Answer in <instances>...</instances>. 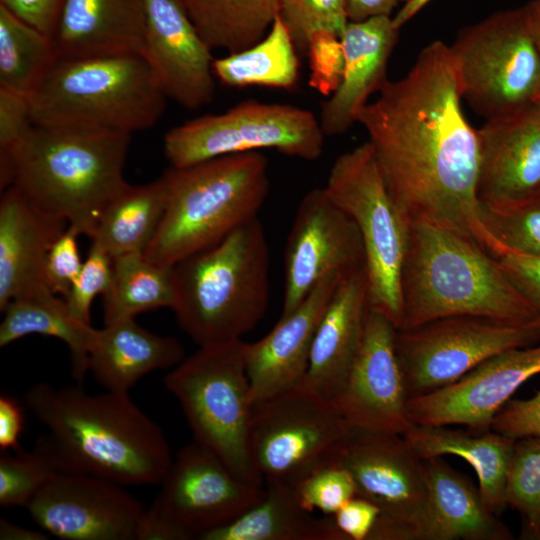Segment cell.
<instances>
[{
	"label": "cell",
	"instance_id": "6da1fadb",
	"mask_svg": "<svg viewBox=\"0 0 540 540\" xmlns=\"http://www.w3.org/2000/svg\"><path fill=\"white\" fill-rule=\"evenodd\" d=\"M450 47L428 44L406 76L387 80L356 115L393 200L412 222L462 234L498 257L477 194L478 130L466 120Z\"/></svg>",
	"mask_w": 540,
	"mask_h": 540
},
{
	"label": "cell",
	"instance_id": "7a4b0ae2",
	"mask_svg": "<svg viewBox=\"0 0 540 540\" xmlns=\"http://www.w3.org/2000/svg\"><path fill=\"white\" fill-rule=\"evenodd\" d=\"M66 472L120 485L161 484L173 457L162 429L129 398L90 394L82 384L33 385L24 396Z\"/></svg>",
	"mask_w": 540,
	"mask_h": 540
},
{
	"label": "cell",
	"instance_id": "3957f363",
	"mask_svg": "<svg viewBox=\"0 0 540 540\" xmlns=\"http://www.w3.org/2000/svg\"><path fill=\"white\" fill-rule=\"evenodd\" d=\"M129 133L34 125L0 154L1 189L17 187L34 204L90 236L108 203L129 184Z\"/></svg>",
	"mask_w": 540,
	"mask_h": 540
},
{
	"label": "cell",
	"instance_id": "277c9868",
	"mask_svg": "<svg viewBox=\"0 0 540 540\" xmlns=\"http://www.w3.org/2000/svg\"><path fill=\"white\" fill-rule=\"evenodd\" d=\"M402 328L450 316L538 325L537 316L497 257L474 240L412 222L402 271Z\"/></svg>",
	"mask_w": 540,
	"mask_h": 540
},
{
	"label": "cell",
	"instance_id": "5b68a950",
	"mask_svg": "<svg viewBox=\"0 0 540 540\" xmlns=\"http://www.w3.org/2000/svg\"><path fill=\"white\" fill-rule=\"evenodd\" d=\"M269 267V246L258 217L173 265L171 309L181 329L199 346L241 339L266 313Z\"/></svg>",
	"mask_w": 540,
	"mask_h": 540
},
{
	"label": "cell",
	"instance_id": "8992f818",
	"mask_svg": "<svg viewBox=\"0 0 540 540\" xmlns=\"http://www.w3.org/2000/svg\"><path fill=\"white\" fill-rule=\"evenodd\" d=\"M162 176L166 209L144 255L163 266L216 245L257 218L270 188L268 161L259 151L171 166Z\"/></svg>",
	"mask_w": 540,
	"mask_h": 540
},
{
	"label": "cell",
	"instance_id": "52a82bcc",
	"mask_svg": "<svg viewBox=\"0 0 540 540\" xmlns=\"http://www.w3.org/2000/svg\"><path fill=\"white\" fill-rule=\"evenodd\" d=\"M166 96L142 54L58 58L31 96L34 125L120 131L153 127Z\"/></svg>",
	"mask_w": 540,
	"mask_h": 540
},
{
	"label": "cell",
	"instance_id": "ba28073f",
	"mask_svg": "<svg viewBox=\"0 0 540 540\" xmlns=\"http://www.w3.org/2000/svg\"><path fill=\"white\" fill-rule=\"evenodd\" d=\"M242 339L199 346L166 375L194 442L207 448L242 481L262 487L251 455L253 399Z\"/></svg>",
	"mask_w": 540,
	"mask_h": 540
},
{
	"label": "cell",
	"instance_id": "9c48e42d",
	"mask_svg": "<svg viewBox=\"0 0 540 540\" xmlns=\"http://www.w3.org/2000/svg\"><path fill=\"white\" fill-rule=\"evenodd\" d=\"M324 188L360 232L371 309L399 329L411 222L389 193L368 141L337 157Z\"/></svg>",
	"mask_w": 540,
	"mask_h": 540
},
{
	"label": "cell",
	"instance_id": "30bf717a",
	"mask_svg": "<svg viewBox=\"0 0 540 540\" xmlns=\"http://www.w3.org/2000/svg\"><path fill=\"white\" fill-rule=\"evenodd\" d=\"M449 47L461 97L487 120L534 103L540 49L524 7L461 29Z\"/></svg>",
	"mask_w": 540,
	"mask_h": 540
},
{
	"label": "cell",
	"instance_id": "8fae6325",
	"mask_svg": "<svg viewBox=\"0 0 540 540\" xmlns=\"http://www.w3.org/2000/svg\"><path fill=\"white\" fill-rule=\"evenodd\" d=\"M325 135L309 110L254 99L220 114H207L171 128L163 150L172 167H185L219 156L275 149L307 161L323 153Z\"/></svg>",
	"mask_w": 540,
	"mask_h": 540
},
{
	"label": "cell",
	"instance_id": "7c38bea8",
	"mask_svg": "<svg viewBox=\"0 0 540 540\" xmlns=\"http://www.w3.org/2000/svg\"><path fill=\"white\" fill-rule=\"evenodd\" d=\"M326 463L346 468L357 495L380 509L369 540H426L429 490L425 461L403 435L350 428Z\"/></svg>",
	"mask_w": 540,
	"mask_h": 540
},
{
	"label": "cell",
	"instance_id": "4fadbf2b",
	"mask_svg": "<svg viewBox=\"0 0 540 540\" xmlns=\"http://www.w3.org/2000/svg\"><path fill=\"white\" fill-rule=\"evenodd\" d=\"M161 490L140 521L136 540L200 539L230 523L263 495L213 452L194 442L173 458Z\"/></svg>",
	"mask_w": 540,
	"mask_h": 540
},
{
	"label": "cell",
	"instance_id": "5bb4252c",
	"mask_svg": "<svg viewBox=\"0 0 540 540\" xmlns=\"http://www.w3.org/2000/svg\"><path fill=\"white\" fill-rule=\"evenodd\" d=\"M351 427L302 383L253 405L250 445L264 482L296 486L325 464Z\"/></svg>",
	"mask_w": 540,
	"mask_h": 540
},
{
	"label": "cell",
	"instance_id": "9a60e30c",
	"mask_svg": "<svg viewBox=\"0 0 540 540\" xmlns=\"http://www.w3.org/2000/svg\"><path fill=\"white\" fill-rule=\"evenodd\" d=\"M538 343L539 325L476 316L443 317L396 332L409 398L451 385L497 353Z\"/></svg>",
	"mask_w": 540,
	"mask_h": 540
},
{
	"label": "cell",
	"instance_id": "2e32d148",
	"mask_svg": "<svg viewBox=\"0 0 540 540\" xmlns=\"http://www.w3.org/2000/svg\"><path fill=\"white\" fill-rule=\"evenodd\" d=\"M365 267L360 232L325 188L301 200L284 252L282 314L291 313L325 277Z\"/></svg>",
	"mask_w": 540,
	"mask_h": 540
},
{
	"label": "cell",
	"instance_id": "e0dca14e",
	"mask_svg": "<svg viewBox=\"0 0 540 540\" xmlns=\"http://www.w3.org/2000/svg\"><path fill=\"white\" fill-rule=\"evenodd\" d=\"M26 508L38 526L64 540H136L145 512L123 485L75 472L52 477Z\"/></svg>",
	"mask_w": 540,
	"mask_h": 540
},
{
	"label": "cell",
	"instance_id": "ac0fdd59",
	"mask_svg": "<svg viewBox=\"0 0 540 540\" xmlns=\"http://www.w3.org/2000/svg\"><path fill=\"white\" fill-rule=\"evenodd\" d=\"M396 332L390 319L370 310L360 349L331 401L351 428L404 435L414 426Z\"/></svg>",
	"mask_w": 540,
	"mask_h": 540
},
{
	"label": "cell",
	"instance_id": "d6986e66",
	"mask_svg": "<svg viewBox=\"0 0 540 540\" xmlns=\"http://www.w3.org/2000/svg\"><path fill=\"white\" fill-rule=\"evenodd\" d=\"M540 373V343L497 353L458 381L409 398L414 425H464L483 432L527 380Z\"/></svg>",
	"mask_w": 540,
	"mask_h": 540
},
{
	"label": "cell",
	"instance_id": "ffe728a7",
	"mask_svg": "<svg viewBox=\"0 0 540 540\" xmlns=\"http://www.w3.org/2000/svg\"><path fill=\"white\" fill-rule=\"evenodd\" d=\"M144 57L166 96L188 110L215 92L212 50L194 27L182 0H143Z\"/></svg>",
	"mask_w": 540,
	"mask_h": 540
},
{
	"label": "cell",
	"instance_id": "44dd1931",
	"mask_svg": "<svg viewBox=\"0 0 540 540\" xmlns=\"http://www.w3.org/2000/svg\"><path fill=\"white\" fill-rule=\"evenodd\" d=\"M480 203L540 193V104L487 120L478 130Z\"/></svg>",
	"mask_w": 540,
	"mask_h": 540
},
{
	"label": "cell",
	"instance_id": "7402d4cb",
	"mask_svg": "<svg viewBox=\"0 0 540 540\" xmlns=\"http://www.w3.org/2000/svg\"><path fill=\"white\" fill-rule=\"evenodd\" d=\"M344 276L325 277L299 306L281 316L266 336L248 343L247 373L253 404L302 383L317 327Z\"/></svg>",
	"mask_w": 540,
	"mask_h": 540
},
{
	"label": "cell",
	"instance_id": "603a6c76",
	"mask_svg": "<svg viewBox=\"0 0 540 540\" xmlns=\"http://www.w3.org/2000/svg\"><path fill=\"white\" fill-rule=\"evenodd\" d=\"M371 310L366 267L338 283L317 327L302 384L332 401L360 349Z\"/></svg>",
	"mask_w": 540,
	"mask_h": 540
},
{
	"label": "cell",
	"instance_id": "cb8c5ba5",
	"mask_svg": "<svg viewBox=\"0 0 540 540\" xmlns=\"http://www.w3.org/2000/svg\"><path fill=\"white\" fill-rule=\"evenodd\" d=\"M398 37L391 16L348 21L340 37L345 60L342 81L321 106L319 122L325 136L350 129L369 97L386 83L388 61Z\"/></svg>",
	"mask_w": 540,
	"mask_h": 540
},
{
	"label": "cell",
	"instance_id": "d4e9b609",
	"mask_svg": "<svg viewBox=\"0 0 540 540\" xmlns=\"http://www.w3.org/2000/svg\"><path fill=\"white\" fill-rule=\"evenodd\" d=\"M143 0H62L52 39L59 58L144 55Z\"/></svg>",
	"mask_w": 540,
	"mask_h": 540
},
{
	"label": "cell",
	"instance_id": "484cf974",
	"mask_svg": "<svg viewBox=\"0 0 540 540\" xmlns=\"http://www.w3.org/2000/svg\"><path fill=\"white\" fill-rule=\"evenodd\" d=\"M66 224L17 187L4 190L0 202V310L15 297L45 284L47 254Z\"/></svg>",
	"mask_w": 540,
	"mask_h": 540
},
{
	"label": "cell",
	"instance_id": "4316f807",
	"mask_svg": "<svg viewBox=\"0 0 540 540\" xmlns=\"http://www.w3.org/2000/svg\"><path fill=\"white\" fill-rule=\"evenodd\" d=\"M183 359L176 338L152 333L128 318L95 330L88 371L106 391L128 394L146 374L174 368Z\"/></svg>",
	"mask_w": 540,
	"mask_h": 540
},
{
	"label": "cell",
	"instance_id": "83f0119b",
	"mask_svg": "<svg viewBox=\"0 0 540 540\" xmlns=\"http://www.w3.org/2000/svg\"><path fill=\"white\" fill-rule=\"evenodd\" d=\"M429 504L426 540H510V529L483 503L479 490L442 457L424 460Z\"/></svg>",
	"mask_w": 540,
	"mask_h": 540
},
{
	"label": "cell",
	"instance_id": "f1b7e54d",
	"mask_svg": "<svg viewBox=\"0 0 540 540\" xmlns=\"http://www.w3.org/2000/svg\"><path fill=\"white\" fill-rule=\"evenodd\" d=\"M403 436L423 460L455 455L467 461L477 475L485 506L495 514L506 506V475L517 439L492 429L465 432L426 425H414Z\"/></svg>",
	"mask_w": 540,
	"mask_h": 540
},
{
	"label": "cell",
	"instance_id": "f546056e",
	"mask_svg": "<svg viewBox=\"0 0 540 540\" xmlns=\"http://www.w3.org/2000/svg\"><path fill=\"white\" fill-rule=\"evenodd\" d=\"M1 311V347L31 334L55 337L67 346L72 377L82 384L96 328L78 319L63 297L43 284L15 297Z\"/></svg>",
	"mask_w": 540,
	"mask_h": 540
},
{
	"label": "cell",
	"instance_id": "4dcf8cb0",
	"mask_svg": "<svg viewBox=\"0 0 540 540\" xmlns=\"http://www.w3.org/2000/svg\"><path fill=\"white\" fill-rule=\"evenodd\" d=\"M262 497L202 540H345L333 517L314 518L300 504L295 487L266 481Z\"/></svg>",
	"mask_w": 540,
	"mask_h": 540
},
{
	"label": "cell",
	"instance_id": "1f68e13d",
	"mask_svg": "<svg viewBox=\"0 0 540 540\" xmlns=\"http://www.w3.org/2000/svg\"><path fill=\"white\" fill-rule=\"evenodd\" d=\"M167 189L163 176L144 185H128L102 211L91 235V245L112 258L145 252L163 219Z\"/></svg>",
	"mask_w": 540,
	"mask_h": 540
},
{
	"label": "cell",
	"instance_id": "d6a6232c",
	"mask_svg": "<svg viewBox=\"0 0 540 540\" xmlns=\"http://www.w3.org/2000/svg\"><path fill=\"white\" fill-rule=\"evenodd\" d=\"M199 36L228 54L259 42L280 14V0H182Z\"/></svg>",
	"mask_w": 540,
	"mask_h": 540
},
{
	"label": "cell",
	"instance_id": "836d02e7",
	"mask_svg": "<svg viewBox=\"0 0 540 540\" xmlns=\"http://www.w3.org/2000/svg\"><path fill=\"white\" fill-rule=\"evenodd\" d=\"M212 70L214 77L229 87L292 89L299 78V53L279 14L259 42L214 59Z\"/></svg>",
	"mask_w": 540,
	"mask_h": 540
},
{
	"label": "cell",
	"instance_id": "e575fe53",
	"mask_svg": "<svg viewBox=\"0 0 540 540\" xmlns=\"http://www.w3.org/2000/svg\"><path fill=\"white\" fill-rule=\"evenodd\" d=\"M103 298L104 324L161 307L172 308L173 266L156 264L143 252L114 257L111 284Z\"/></svg>",
	"mask_w": 540,
	"mask_h": 540
},
{
	"label": "cell",
	"instance_id": "d590c367",
	"mask_svg": "<svg viewBox=\"0 0 540 540\" xmlns=\"http://www.w3.org/2000/svg\"><path fill=\"white\" fill-rule=\"evenodd\" d=\"M58 58L50 36L0 5V88L31 98Z\"/></svg>",
	"mask_w": 540,
	"mask_h": 540
},
{
	"label": "cell",
	"instance_id": "8d00e7d4",
	"mask_svg": "<svg viewBox=\"0 0 540 540\" xmlns=\"http://www.w3.org/2000/svg\"><path fill=\"white\" fill-rule=\"evenodd\" d=\"M66 472L46 436L30 451L0 456V505L24 506L55 475Z\"/></svg>",
	"mask_w": 540,
	"mask_h": 540
},
{
	"label": "cell",
	"instance_id": "74e56055",
	"mask_svg": "<svg viewBox=\"0 0 540 540\" xmlns=\"http://www.w3.org/2000/svg\"><path fill=\"white\" fill-rule=\"evenodd\" d=\"M504 500L521 516L522 538L540 540V436L516 440Z\"/></svg>",
	"mask_w": 540,
	"mask_h": 540
},
{
	"label": "cell",
	"instance_id": "f35d334b",
	"mask_svg": "<svg viewBox=\"0 0 540 540\" xmlns=\"http://www.w3.org/2000/svg\"><path fill=\"white\" fill-rule=\"evenodd\" d=\"M480 206L483 223L502 253L540 257V193L516 201L480 203Z\"/></svg>",
	"mask_w": 540,
	"mask_h": 540
},
{
	"label": "cell",
	"instance_id": "ab89813d",
	"mask_svg": "<svg viewBox=\"0 0 540 540\" xmlns=\"http://www.w3.org/2000/svg\"><path fill=\"white\" fill-rule=\"evenodd\" d=\"M280 16L301 56H306L313 34L326 31L341 37L348 23L346 0H280Z\"/></svg>",
	"mask_w": 540,
	"mask_h": 540
},
{
	"label": "cell",
	"instance_id": "60d3db41",
	"mask_svg": "<svg viewBox=\"0 0 540 540\" xmlns=\"http://www.w3.org/2000/svg\"><path fill=\"white\" fill-rule=\"evenodd\" d=\"M297 498L309 512L319 510L326 516L334 515L346 502L357 495L351 473L344 467L325 463L295 486Z\"/></svg>",
	"mask_w": 540,
	"mask_h": 540
},
{
	"label": "cell",
	"instance_id": "b9f144b4",
	"mask_svg": "<svg viewBox=\"0 0 540 540\" xmlns=\"http://www.w3.org/2000/svg\"><path fill=\"white\" fill-rule=\"evenodd\" d=\"M113 258L91 245L82 268L64 298L72 313L91 324V306L96 296L105 295L112 279Z\"/></svg>",
	"mask_w": 540,
	"mask_h": 540
},
{
	"label": "cell",
	"instance_id": "7bdbcfd3",
	"mask_svg": "<svg viewBox=\"0 0 540 540\" xmlns=\"http://www.w3.org/2000/svg\"><path fill=\"white\" fill-rule=\"evenodd\" d=\"M309 85L325 96L339 87L344 72V52L340 37L320 31L310 38L307 48Z\"/></svg>",
	"mask_w": 540,
	"mask_h": 540
},
{
	"label": "cell",
	"instance_id": "ee69618b",
	"mask_svg": "<svg viewBox=\"0 0 540 540\" xmlns=\"http://www.w3.org/2000/svg\"><path fill=\"white\" fill-rule=\"evenodd\" d=\"M79 235L74 227L68 225L54 241L46 257L44 283L63 298L68 295L83 265L78 248Z\"/></svg>",
	"mask_w": 540,
	"mask_h": 540
},
{
	"label": "cell",
	"instance_id": "f6af8a7d",
	"mask_svg": "<svg viewBox=\"0 0 540 540\" xmlns=\"http://www.w3.org/2000/svg\"><path fill=\"white\" fill-rule=\"evenodd\" d=\"M33 126L30 97L0 88V154L12 152Z\"/></svg>",
	"mask_w": 540,
	"mask_h": 540
},
{
	"label": "cell",
	"instance_id": "bcb514c9",
	"mask_svg": "<svg viewBox=\"0 0 540 540\" xmlns=\"http://www.w3.org/2000/svg\"><path fill=\"white\" fill-rule=\"evenodd\" d=\"M491 429L514 439L540 436V391L528 399H510L494 417Z\"/></svg>",
	"mask_w": 540,
	"mask_h": 540
},
{
	"label": "cell",
	"instance_id": "7dc6e473",
	"mask_svg": "<svg viewBox=\"0 0 540 540\" xmlns=\"http://www.w3.org/2000/svg\"><path fill=\"white\" fill-rule=\"evenodd\" d=\"M515 286L526 298L540 326V257L506 251L497 257Z\"/></svg>",
	"mask_w": 540,
	"mask_h": 540
},
{
	"label": "cell",
	"instance_id": "c3c4849f",
	"mask_svg": "<svg viewBox=\"0 0 540 540\" xmlns=\"http://www.w3.org/2000/svg\"><path fill=\"white\" fill-rule=\"evenodd\" d=\"M379 516V507L358 495L332 515L345 540H369Z\"/></svg>",
	"mask_w": 540,
	"mask_h": 540
},
{
	"label": "cell",
	"instance_id": "681fc988",
	"mask_svg": "<svg viewBox=\"0 0 540 540\" xmlns=\"http://www.w3.org/2000/svg\"><path fill=\"white\" fill-rule=\"evenodd\" d=\"M62 0H0L16 16L52 38Z\"/></svg>",
	"mask_w": 540,
	"mask_h": 540
},
{
	"label": "cell",
	"instance_id": "f907efd6",
	"mask_svg": "<svg viewBox=\"0 0 540 540\" xmlns=\"http://www.w3.org/2000/svg\"><path fill=\"white\" fill-rule=\"evenodd\" d=\"M24 427V413L20 403L11 396L0 397V448L2 451L21 450L19 440Z\"/></svg>",
	"mask_w": 540,
	"mask_h": 540
},
{
	"label": "cell",
	"instance_id": "816d5d0a",
	"mask_svg": "<svg viewBox=\"0 0 540 540\" xmlns=\"http://www.w3.org/2000/svg\"><path fill=\"white\" fill-rule=\"evenodd\" d=\"M407 0H346L348 21H363L376 16H391L393 10Z\"/></svg>",
	"mask_w": 540,
	"mask_h": 540
},
{
	"label": "cell",
	"instance_id": "f5cc1de1",
	"mask_svg": "<svg viewBox=\"0 0 540 540\" xmlns=\"http://www.w3.org/2000/svg\"><path fill=\"white\" fill-rule=\"evenodd\" d=\"M0 539L1 540H44L46 536L36 530L11 523L5 519L0 520Z\"/></svg>",
	"mask_w": 540,
	"mask_h": 540
},
{
	"label": "cell",
	"instance_id": "db71d44e",
	"mask_svg": "<svg viewBox=\"0 0 540 540\" xmlns=\"http://www.w3.org/2000/svg\"><path fill=\"white\" fill-rule=\"evenodd\" d=\"M430 1L431 0H407L392 18L394 26L400 29Z\"/></svg>",
	"mask_w": 540,
	"mask_h": 540
},
{
	"label": "cell",
	"instance_id": "11a10c76",
	"mask_svg": "<svg viewBox=\"0 0 540 540\" xmlns=\"http://www.w3.org/2000/svg\"><path fill=\"white\" fill-rule=\"evenodd\" d=\"M523 7L533 37L540 49V0H531Z\"/></svg>",
	"mask_w": 540,
	"mask_h": 540
},
{
	"label": "cell",
	"instance_id": "9f6ffc18",
	"mask_svg": "<svg viewBox=\"0 0 540 540\" xmlns=\"http://www.w3.org/2000/svg\"><path fill=\"white\" fill-rule=\"evenodd\" d=\"M534 103L540 104V81L534 96Z\"/></svg>",
	"mask_w": 540,
	"mask_h": 540
}]
</instances>
